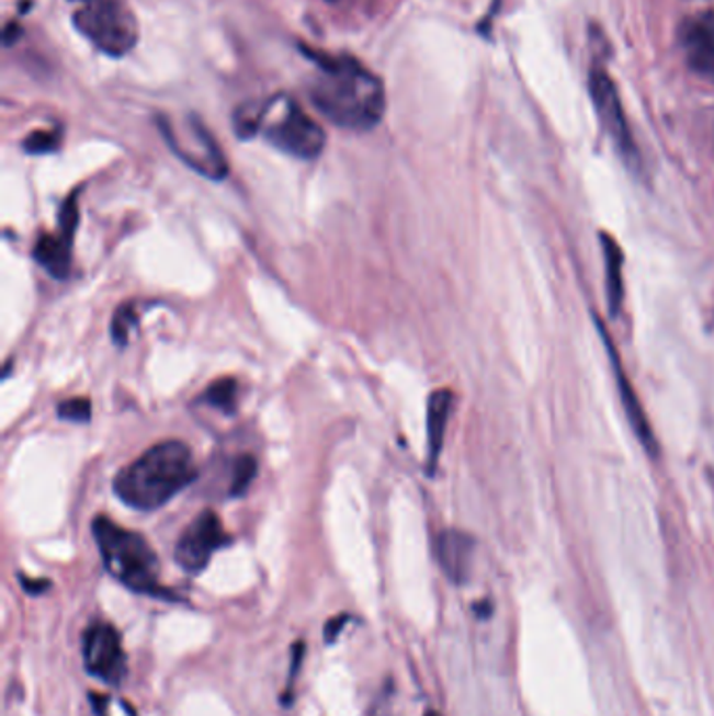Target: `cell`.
Returning <instances> with one entry per match:
<instances>
[{
	"instance_id": "ffe728a7",
	"label": "cell",
	"mask_w": 714,
	"mask_h": 716,
	"mask_svg": "<svg viewBox=\"0 0 714 716\" xmlns=\"http://www.w3.org/2000/svg\"><path fill=\"white\" fill-rule=\"evenodd\" d=\"M61 145V130H36L23 140V151L32 156L55 154Z\"/></svg>"
},
{
	"instance_id": "ba28073f",
	"label": "cell",
	"mask_w": 714,
	"mask_h": 716,
	"mask_svg": "<svg viewBox=\"0 0 714 716\" xmlns=\"http://www.w3.org/2000/svg\"><path fill=\"white\" fill-rule=\"evenodd\" d=\"M230 534L225 531L220 518L214 511H202L181 534L174 559L189 575H200L206 570L212 555L223 547H229Z\"/></svg>"
},
{
	"instance_id": "5b68a950",
	"label": "cell",
	"mask_w": 714,
	"mask_h": 716,
	"mask_svg": "<svg viewBox=\"0 0 714 716\" xmlns=\"http://www.w3.org/2000/svg\"><path fill=\"white\" fill-rule=\"evenodd\" d=\"M260 133L279 151L298 160L319 158L327 143L321 126L306 116L290 96H275L262 103Z\"/></svg>"
},
{
	"instance_id": "e0dca14e",
	"label": "cell",
	"mask_w": 714,
	"mask_h": 716,
	"mask_svg": "<svg viewBox=\"0 0 714 716\" xmlns=\"http://www.w3.org/2000/svg\"><path fill=\"white\" fill-rule=\"evenodd\" d=\"M258 474V462L253 459L252 455H241L235 467H233V478H230V497H243L250 486H252L253 478Z\"/></svg>"
},
{
	"instance_id": "8992f818",
	"label": "cell",
	"mask_w": 714,
	"mask_h": 716,
	"mask_svg": "<svg viewBox=\"0 0 714 716\" xmlns=\"http://www.w3.org/2000/svg\"><path fill=\"white\" fill-rule=\"evenodd\" d=\"M161 135L170 149L183 160L189 168L207 177L212 181H223L229 174V163L218 147V143L209 135L204 122L195 116L184 117L183 124L177 126L170 117L158 120Z\"/></svg>"
},
{
	"instance_id": "cb8c5ba5",
	"label": "cell",
	"mask_w": 714,
	"mask_h": 716,
	"mask_svg": "<svg viewBox=\"0 0 714 716\" xmlns=\"http://www.w3.org/2000/svg\"><path fill=\"white\" fill-rule=\"evenodd\" d=\"M20 580H22L23 589H25L30 595H41V593H45L46 589L50 587L48 580H27L23 575L20 577Z\"/></svg>"
},
{
	"instance_id": "ac0fdd59",
	"label": "cell",
	"mask_w": 714,
	"mask_h": 716,
	"mask_svg": "<svg viewBox=\"0 0 714 716\" xmlns=\"http://www.w3.org/2000/svg\"><path fill=\"white\" fill-rule=\"evenodd\" d=\"M89 697L97 716H137V711L122 697L107 693H91Z\"/></svg>"
},
{
	"instance_id": "484cf974",
	"label": "cell",
	"mask_w": 714,
	"mask_h": 716,
	"mask_svg": "<svg viewBox=\"0 0 714 716\" xmlns=\"http://www.w3.org/2000/svg\"><path fill=\"white\" fill-rule=\"evenodd\" d=\"M423 716H442V715H440V713H437V711H428V713H426V715Z\"/></svg>"
},
{
	"instance_id": "2e32d148",
	"label": "cell",
	"mask_w": 714,
	"mask_h": 716,
	"mask_svg": "<svg viewBox=\"0 0 714 716\" xmlns=\"http://www.w3.org/2000/svg\"><path fill=\"white\" fill-rule=\"evenodd\" d=\"M200 400L207 407L230 416L235 411V407H237V382L233 377L216 379V382H212L207 386Z\"/></svg>"
},
{
	"instance_id": "5bb4252c",
	"label": "cell",
	"mask_w": 714,
	"mask_h": 716,
	"mask_svg": "<svg viewBox=\"0 0 714 716\" xmlns=\"http://www.w3.org/2000/svg\"><path fill=\"white\" fill-rule=\"evenodd\" d=\"M453 409V393L437 390L428 402V474H434L442 451L446 423Z\"/></svg>"
},
{
	"instance_id": "52a82bcc",
	"label": "cell",
	"mask_w": 714,
	"mask_h": 716,
	"mask_svg": "<svg viewBox=\"0 0 714 716\" xmlns=\"http://www.w3.org/2000/svg\"><path fill=\"white\" fill-rule=\"evenodd\" d=\"M84 669L107 685H122L128 674L126 651L120 630L110 623H94L82 637Z\"/></svg>"
},
{
	"instance_id": "44dd1931",
	"label": "cell",
	"mask_w": 714,
	"mask_h": 716,
	"mask_svg": "<svg viewBox=\"0 0 714 716\" xmlns=\"http://www.w3.org/2000/svg\"><path fill=\"white\" fill-rule=\"evenodd\" d=\"M57 413L61 419L71 421V423H89L92 416V405L89 398L78 396V398H69L66 402L59 405Z\"/></svg>"
},
{
	"instance_id": "3957f363",
	"label": "cell",
	"mask_w": 714,
	"mask_h": 716,
	"mask_svg": "<svg viewBox=\"0 0 714 716\" xmlns=\"http://www.w3.org/2000/svg\"><path fill=\"white\" fill-rule=\"evenodd\" d=\"M92 536L115 580L135 593L166 595L160 584V559L145 536L115 524L107 515L92 520Z\"/></svg>"
},
{
	"instance_id": "9a60e30c",
	"label": "cell",
	"mask_w": 714,
	"mask_h": 716,
	"mask_svg": "<svg viewBox=\"0 0 714 716\" xmlns=\"http://www.w3.org/2000/svg\"><path fill=\"white\" fill-rule=\"evenodd\" d=\"M601 248L605 255V283H608V302L612 315H619L622 304V250L614 237L601 235Z\"/></svg>"
},
{
	"instance_id": "603a6c76",
	"label": "cell",
	"mask_w": 714,
	"mask_h": 716,
	"mask_svg": "<svg viewBox=\"0 0 714 716\" xmlns=\"http://www.w3.org/2000/svg\"><path fill=\"white\" fill-rule=\"evenodd\" d=\"M369 716H394V708H392L390 693L384 692L379 700H375L373 708Z\"/></svg>"
},
{
	"instance_id": "9c48e42d",
	"label": "cell",
	"mask_w": 714,
	"mask_h": 716,
	"mask_svg": "<svg viewBox=\"0 0 714 716\" xmlns=\"http://www.w3.org/2000/svg\"><path fill=\"white\" fill-rule=\"evenodd\" d=\"M78 223H80L78 191H73L61 206L57 231L41 235L36 246H34V252H32L34 260L45 269L50 277H68L69 269H71L73 237L78 231Z\"/></svg>"
},
{
	"instance_id": "d4e9b609",
	"label": "cell",
	"mask_w": 714,
	"mask_h": 716,
	"mask_svg": "<svg viewBox=\"0 0 714 716\" xmlns=\"http://www.w3.org/2000/svg\"><path fill=\"white\" fill-rule=\"evenodd\" d=\"M20 32H22V27L18 24H9L7 27H4V45L9 47L11 43H13V36H18L20 38Z\"/></svg>"
},
{
	"instance_id": "7402d4cb",
	"label": "cell",
	"mask_w": 714,
	"mask_h": 716,
	"mask_svg": "<svg viewBox=\"0 0 714 716\" xmlns=\"http://www.w3.org/2000/svg\"><path fill=\"white\" fill-rule=\"evenodd\" d=\"M348 623H350V616H345V614L331 618L329 623L325 624V641H327V644H333V641L340 637L342 628H344Z\"/></svg>"
},
{
	"instance_id": "d6986e66",
	"label": "cell",
	"mask_w": 714,
	"mask_h": 716,
	"mask_svg": "<svg viewBox=\"0 0 714 716\" xmlns=\"http://www.w3.org/2000/svg\"><path fill=\"white\" fill-rule=\"evenodd\" d=\"M137 306L135 304H124L115 310L114 321H112V336L115 344L124 346L131 338L133 327H137Z\"/></svg>"
},
{
	"instance_id": "4fadbf2b",
	"label": "cell",
	"mask_w": 714,
	"mask_h": 716,
	"mask_svg": "<svg viewBox=\"0 0 714 716\" xmlns=\"http://www.w3.org/2000/svg\"><path fill=\"white\" fill-rule=\"evenodd\" d=\"M599 333H601V338H603V342H605V348H608V352H610V361H612V365H614L616 382H619V388H621L622 400H624V407H626V416H628V419H631V425H633L635 434L639 436V440H642V444H644L645 448H647L651 455H656V453H658V448H656V440H654V434H651V428H649V423H647V419H645L644 411H642V407H639V402H637V396H635L633 388H631V382H628V377H626V375H624V371H622L621 361H619V354H616L614 346L610 344V338H608V333L603 331V327H601V325H599Z\"/></svg>"
},
{
	"instance_id": "6da1fadb",
	"label": "cell",
	"mask_w": 714,
	"mask_h": 716,
	"mask_svg": "<svg viewBox=\"0 0 714 716\" xmlns=\"http://www.w3.org/2000/svg\"><path fill=\"white\" fill-rule=\"evenodd\" d=\"M317 71L308 82V96L322 116L336 126L367 133L386 112L382 80L348 55H310Z\"/></svg>"
},
{
	"instance_id": "8fae6325",
	"label": "cell",
	"mask_w": 714,
	"mask_h": 716,
	"mask_svg": "<svg viewBox=\"0 0 714 716\" xmlns=\"http://www.w3.org/2000/svg\"><path fill=\"white\" fill-rule=\"evenodd\" d=\"M681 47L691 70L714 76V11H704L685 22Z\"/></svg>"
},
{
	"instance_id": "7c38bea8",
	"label": "cell",
	"mask_w": 714,
	"mask_h": 716,
	"mask_svg": "<svg viewBox=\"0 0 714 716\" xmlns=\"http://www.w3.org/2000/svg\"><path fill=\"white\" fill-rule=\"evenodd\" d=\"M474 538L461 531H444L437 541V557L442 572L451 582L463 584L472 572Z\"/></svg>"
},
{
	"instance_id": "7a4b0ae2",
	"label": "cell",
	"mask_w": 714,
	"mask_h": 716,
	"mask_svg": "<svg viewBox=\"0 0 714 716\" xmlns=\"http://www.w3.org/2000/svg\"><path fill=\"white\" fill-rule=\"evenodd\" d=\"M197 480V465L183 440H163L117 471L115 497L138 511H156Z\"/></svg>"
},
{
	"instance_id": "277c9868",
	"label": "cell",
	"mask_w": 714,
	"mask_h": 716,
	"mask_svg": "<svg viewBox=\"0 0 714 716\" xmlns=\"http://www.w3.org/2000/svg\"><path fill=\"white\" fill-rule=\"evenodd\" d=\"M71 22L89 43L110 57L137 47L138 22L126 0H68Z\"/></svg>"
},
{
	"instance_id": "30bf717a",
	"label": "cell",
	"mask_w": 714,
	"mask_h": 716,
	"mask_svg": "<svg viewBox=\"0 0 714 716\" xmlns=\"http://www.w3.org/2000/svg\"><path fill=\"white\" fill-rule=\"evenodd\" d=\"M589 87H591L593 105L598 110L599 122L605 128L608 137L616 145L619 154L626 162H637V149L622 112L621 96L616 93L614 82L605 71L593 70L589 78Z\"/></svg>"
}]
</instances>
